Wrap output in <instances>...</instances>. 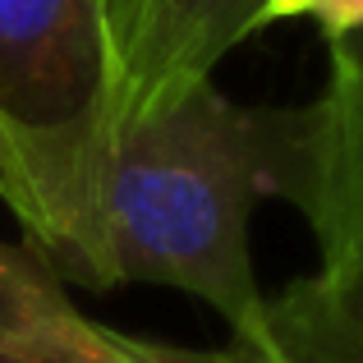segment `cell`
Listing matches in <instances>:
<instances>
[{
	"instance_id": "ba28073f",
	"label": "cell",
	"mask_w": 363,
	"mask_h": 363,
	"mask_svg": "<svg viewBox=\"0 0 363 363\" xmlns=\"http://www.w3.org/2000/svg\"><path fill=\"white\" fill-rule=\"evenodd\" d=\"M106 18H111V42H116V55L124 65V51H129L133 37V18H138V0H106Z\"/></svg>"
},
{
	"instance_id": "3957f363",
	"label": "cell",
	"mask_w": 363,
	"mask_h": 363,
	"mask_svg": "<svg viewBox=\"0 0 363 363\" xmlns=\"http://www.w3.org/2000/svg\"><path fill=\"white\" fill-rule=\"evenodd\" d=\"M267 0H138L133 37L120 65L116 129L166 106L257 33Z\"/></svg>"
},
{
	"instance_id": "7a4b0ae2",
	"label": "cell",
	"mask_w": 363,
	"mask_h": 363,
	"mask_svg": "<svg viewBox=\"0 0 363 363\" xmlns=\"http://www.w3.org/2000/svg\"><path fill=\"white\" fill-rule=\"evenodd\" d=\"M120 55L106 0H0V198L60 281L111 290Z\"/></svg>"
},
{
	"instance_id": "5b68a950",
	"label": "cell",
	"mask_w": 363,
	"mask_h": 363,
	"mask_svg": "<svg viewBox=\"0 0 363 363\" xmlns=\"http://www.w3.org/2000/svg\"><path fill=\"white\" fill-rule=\"evenodd\" d=\"M124 331L83 318L65 299V281L28 248L0 240V359L74 363L120 345Z\"/></svg>"
},
{
	"instance_id": "9c48e42d",
	"label": "cell",
	"mask_w": 363,
	"mask_h": 363,
	"mask_svg": "<svg viewBox=\"0 0 363 363\" xmlns=\"http://www.w3.org/2000/svg\"><path fill=\"white\" fill-rule=\"evenodd\" d=\"M225 354H230V363H253V359L244 354V350H235V345H225Z\"/></svg>"
},
{
	"instance_id": "6da1fadb",
	"label": "cell",
	"mask_w": 363,
	"mask_h": 363,
	"mask_svg": "<svg viewBox=\"0 0 363 363\" xmlns=\"http://www.w3.org/2000/svg\"><path fill=\"white\" fill-rule=\"evenodd\" d=\"M267 157L272 111L235 106L212 79L120 124L106 175L111 285H175L248 336L267 313L248 248Z\"/></svg>"
},
{
	"instance_id": "277c9868",
	"label": "cell",
	"mask_w": 363,
	"mask_h": 363,
	"mask_svg": "<svg viewBox=\"0 0 363 363\" xmlns=\"http://www.w3.org/2000/svg\"><path fill=\"white\" fill-rule=\"evenodd\" d=\"M363 175V46H331V83L313 106L272 111L267 194H308Z\"/></svg>"
},
{
	"instance_id": "52a82bcc",
	"label": "cell",
	"mask_w": 363,
	"mask_h": 363,
	"mask_svg": "<svg viewBox=\"0 0 363 363\" xmlns=\"http://www.w3.org/2000/svg\"><path fill=\"white\" fill-rule=\"evenodd\" d=\"M74 363H230V354L225 350H179V345H161V340H143V336H120L116 350L92 354V359H74Z\"/></svg>"
},
{
	"instance_id": "8992f818",
	"label": "cell",
	"mask_w": 363,
	"mask_h": 363,
	"mask_svg": "<svg viewBox=\"0 0 363 363\" xmlns=\"http://www.w3.org/2000/svg\"><path fill=\"white\" fill-rule=\"evenodd\" d=\"M281 18H313L331 46H345L350 37L363 33V0H267L257 28L281 23Z\"/></svg>"
}]
</instances>
